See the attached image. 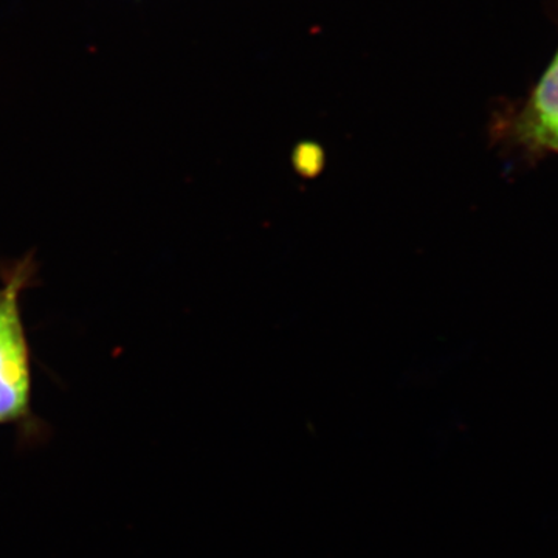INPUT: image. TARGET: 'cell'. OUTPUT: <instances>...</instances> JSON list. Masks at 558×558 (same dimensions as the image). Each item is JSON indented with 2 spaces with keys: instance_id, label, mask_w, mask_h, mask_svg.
Wrapping results in <instances>:
<instances>
[{
  "instance_id": "obj_1",
  "label": "cell",
  "mask_w": 558,
  "mask_h": 558,
  "mask_svg": "<svg viewBox=\"0 0 558 558\" xmlns=\"http://www.w3.org/2000/svg\"><path fill=\"white\" fill-rule=\"evenodd\" d=\"M31 385V354L17 301L0 317V424L27 416Z\"/></svg>"
},
{
  "instance_id": "obj_2",
  "label": "cell",
  "mask_w": 558,
  "mask_h": 558,
  "mask_svg": "<svg viewBox=\"0 0 558 558\" xmlns=\"http://www.w3.org/2000/svg\"><path fill=\"white\" fill-rule=\"evenodd\" d=\"M510 126L524 149L558 154V49Z\"/></svg>"
},
{
  "instance_id": "obj_3",
  "label": "cell",
  "mask_w": 558,
  "mask_h": 558,
  "mask_svg": "<svg viewBox=\"0 0 558 558\" xmlns=\"http://www.w3.org/2000/svg\"><path fill=\"white\" fill-rule=\"evenodd\" d=\"M28 275H31V271L27 269V264H24V266H21L20 269L11 274L10 281L7 282L5 288L0 289V317L5 314L11 304L20 301V293L25 282H27Z\"/></svg>"
}]
</instances>
